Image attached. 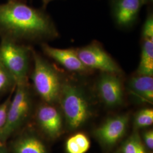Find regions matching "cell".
I'll return each mask as SVG.
<instances>
[{"label": "cell", "instance_id": "cell-1", "mask_svg": "<svg viewBox=\"0 0 153 153\" xmlns=\"http://www.w3.org/2000/svg\"><path fill=\"white\" fill-rule=\"evenodd\" d=\"M58 33L51 17L43 9L28 5L23 0L0 4V38L18 43L44 42Z\"/></svg>", "mask_w": 153, "mask_h": 153}, {"label": "cell", "instance_id": "cell-2", "mask_svg": "<svg viewBox=\"0 0 153 153\" xmlns=\"http://www.w3.org/2000/svg\"><path fill=\"white\" fill-rule=\"evenodd\" d=\"M33 61L31 78L36 92L45 103L52 104L58 100L62 83L55 68L31 48Z\"/></svg>", "mask_w": 153, "mask_h": 153}, {"label": "cell", "instance_id": "cell-3", "mask_svg": "<svg viewBox=\"0 0 153 153\" xmlns=\"http://www.w3.org/2000/svg\"><path fill=\"white\" fill-rule=\"evenodd\" d=\"M31 59V47L10 40L1 39L0 61L16 85L28 82Z\"/></svg>", "mask_w": 153, "mask_h": 153}, {"label": "cell", "instance_id": "cell-4", "mask_svg": "<svg viewBox=\"0 0 153 153\" xmlns=\"http://www.w3.org/2000/svg\"><path fill=\"white\" fill-rule=\"evenodd\" d=\"M31 104L28 82L16 85L9 105L5 125L0 133V143L4 145L21 126L30 113Z\"/></svg>", "mask_w": 153, "mask_h": 153}, {"label": "cell", "instance_id": "cell-5", "mask_svg": "<svg viewBox=\"0 0 153 153\" xmlns=\"http://www.w3.org/2000/svg\"><path fill=\"white\" fill-rule=\"evenodd\" d=\"M59 99L71 128H77L88 119L90 115L89 104L79 88L70 83H62Z\"/></svg>", "mask_w": 153, "mask_h": 153}, {"label": "cell", "instance_id": "cell-6", "mask_svg": "<svg viewBox=\"0 0 153 153\" xmlns=\"http://www.w3.org/2000/svg\"><path fill=\"white\" fill-rule=\"evenodd\" d=\"M76 53L83 64L88 69L119 74L120 67L99 44L92 43L76 49Z\"/></svg>", "mask_w": 153, "mask_h": 153}, {"label": "cell", "instance_id": "cell-7", "mask_svg": "<svg viewBox=\"0 0 153 153\" xmlns=\"http://www.w3.org/2000/svg\"><path fill=\"white\" fill-rule=\"evenodd\" d=\"M117 74L103 72L99 79L97 88L99 94L107 105L114 107L122 104L123 88Z\"/></svg>", "mask_w": 153, "mask_h": 153}, {"label": "cell", "instance_id": "cell-8", "mask_svg": "<svg viewBox=\"0 0 153 153\" xmlns=\"http://www.w3.org/2000/svg\"><path fill=\"white\" fill-rule=\"evenodd\" d=\"M143 43L141 60L137 69V74L151 76L153 74V16L148 14L142 29Z\"/></svg>", "mask_w": 153, "mask_h": 153}, {"label": "cell", "instance_id": "cell-9", "mask_svg": "<svg viewBox=\"0 0 153 153\" xmlns=\"http://www.w3.org/2000/svg\"><path fill=\"white\" fill-rule=\"evenodd\" d=\"M42 49L45 55L69 71L85 73L90 70L83 64L79 59L76 49H59L52 47L45 43L42 44Z\"/></svg>", "mask_w": 153, "mask_h": 153}, {"label": "cell", "instance_id": "cell-10", "mask_svg": "<svg viewBox=\"0 0 153 153\" xmlns=\"http://www.w3.org/2000/svg\"><path fill=\"white\" fill-rule=\"evenodd\" d=\"M152 0H112V13L117 23L127 26L135 21L143 6Z\"/></svg>", "mask_w": 153, "mask_h": 153}, {"label": "cell", "instance_id": "cell-11", "mask_svg": "<svg viewBox=\"0 0 153 153\" xmlns=\"http://www.w3.org/2000/svg\"><path fill=\"white\" fill-rule=\"evenodd\" d=\"M128 120L127 115H120L111 118L96 130L95 135L106 145H115L124 135Z\"/></svg>", "mask_w": 153, "mask_h": 153}, {"label": "cell", "instance_id": "cell-12", "mask_svg": "<svg viewBox=\"0 0 153 153\" xmlns=\"http://www.w3.org/2000/svg\"><path fill=\"white\" fill-rule=\"evenodd\" d=\"M37 120L43 131L50 137L60 136L62 130V120L59 111L51 104L45 103L39 107Z\"/></svg>", "mask_w": 153, "mask_h": 153}, {"label": "cell", "instance_id": "cell-13", "mask_svg": "<svg viewBox=\"0 0 153 153\" xmlns=\"http://www.w3.org/2000/svg\"><path fill=\"white\" fill-rule=\"evenodd\" d=\"M129 86L131 91L140 98L149 102H153V76L138 74L131 78Z\"/></svg>", "mask_w": 153, "mask_h": 153}, {"label": "cell", "instance_id": "cell-14", "mask_svg": "<svg viewBox=\"0 0 153 153\" xmlns=\"http://www.w3.org/2000/svg\"><path fill=\"white\" fill-rule=\"evenodd\" d=\"M13 149L14 153H47L43 142L33 136L18 138L14 142Z\"/></svg>", "mask_w": 153, "mask_h": 153}, {"label": "cell", "instance_id": "cell-15", "mask_svg": "<svg viewBox=\"0 0 153 153\" xmlns=\"http://www.w3.org/2000/svg\"><path fill=\"white\" fill-rule=\"evenodd\" d=\"M16 86L13 78L0 61V95L11 91Z\"/></svg>", "mask_w": 153, "mask_h": 153}, {"label": "cell", "instance_id": "cell-16", "mask_svg": "<svg viewBox=\"0 0 153 153\" xmlns=\"http://www.w3.org/2000/svg\"><path fill=\"white\" fill-rule=\"evenodd\" d=\"M123 153H146L143 146L137 135L129 138L123 148Z\"/></svg>", "mask_w": 153, "mask_h": 153}, {"label": "cell", "instance_id": "cell-17", "mask_svg": "<svg viewBox=\"0 0 153 153\" xmlns=\"http://www.w3.org/2000/svg\"><path fill=\"white\" fill-rule=\"evenodd\" d=\"M153 123V111L150 108L141 110L135 118V125L137 128H144L151 126Z\"/></svg>", "mask_w": 153, "mask_h": 153}, {"label": "cell", "instance_id": "cell-18", "mask_svg": "<svg viewBox=\"0 0 153 153\" xmlns=\"http://www.w3.org/2000/svg\"><path fill=\"white\" fill-rule=\"evenodd\" d=\"M16 88V87H15ZM15 88L10 92L9 97L6 99L1 104H0V133L2 131L5 125L7 112L9 107V105L10 103L12 95L14 93Z\"/></svg>", "mask_w": 153, "mask_h": 153}, {"label": "cell", "instance_id": "cell-19", "mask_svg": "<svg viewBox=\"0 0 153 153\" xmlns=\"http://www.w3.org/2000/svg\"><path fill=\"white\" fill-rule=\"evenodd\" d=\"M73 138L83 153H86L90 148V145L88 137L82 133H78L73 136Z\"/></svg>", "mask_w": 153, "mask_h": 153}, {"label": "cell", "instance_id": "cell-20", "mask_svg": "<svg viewBox=\"0 0 153 153\" xmlns=\"http://www.w3.org/2000/svg\"><path fill=\"white\" fill-rule=\"evenodd\" d=\"M66 150L68 153H83L73 137L69 138L67 141Z\"/></svg>", "mask_w": 153, "mask_h": 153}, {"label": "cell", "instance_id": "cell-21", "mask_svg": "<svg viewBox=\"0 0 153 153\" xmlns=\"http://www.w3.org/2000/svg\"><path fill=\"white\" fill-rule=\"evenodd\" d=\"M144 140L148 148L151 150L153 149V131H150L144 134Z\"/></svg>", "mask_w": 153, "mask_h": 153}, {"label": "cell", "instance_id": "cell-22", "mask_svg": "<svg viewBox=\"0 0 153 153\" xmlns=\"http://www.w3.org/2000/svg\"><path fill=\"white\" fill-rule=\"evenodd\" d=\"M0 153H7V152L4 146V145L1 143H0Z\"/></svg>", "mask_w": 153, "mask_h": 153}, {"label": "cell", "instance_id": "cell-23", "mask_svg": "<svg viewBox=\"0 0 153 153\" xmlns=\"http://www.w3.org/2000/svg\"><path fill=\"white\" fill-rule=\"evenodd\" d=\"M52 1H53V0H42L43 4V7L45 8V7L47 6L49 2Z\"/></svg>", "mask_w": 153, "mask_h": 153}]
</instances>
